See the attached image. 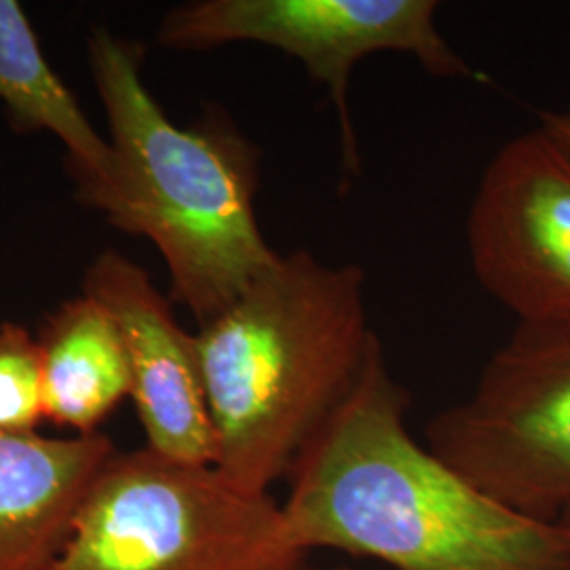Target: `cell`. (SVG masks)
Instances as JSON below:
<instances>
[{"label":"cell","mask_w":570,"mask_h":570,"mask_svg":"<svg viewBox=\"0 0 570 570\" xmlns=\"http://www.w3.org/2000/svg\"><path fill=\"white\" fill-rule=\"evenodd\" d=\"M407 407L379 341L287 475L282 508L296 546L393 570H570V530L475 489L410 433Z\"/></svg>","instance_id":"cell-1"},{"label":"cell","mask_w":570,"mask_h":570,"mask_svg":"<svg viewBox=\"0 0 570 570\" xmlns=\"http://www.w3.org/2000/svg\"><path fill=\"white\" fill-rule=\"evenodd\" d=\"M87 51L112 164L100 180L79 183V197L122 233L153 242L169 273V301L202 326L282 256L256 216V148L223 121H171L144 85L140 45L98 26Z\"/></svg>","instance_id":"cell-2"},{"label":"cell","mask_w":570,"mask_h":570,"mask_svg":"<svg viewBox=\"0 0 570 570\" xmlns=\"http://www.w3.org/2000/svg\"><path fill=\"white\" fill-rule=\"evenodd\" d=\"M214 468L268 494L357 385L379 336L366 275L296 249L195 332Z\"/></svg>","instance_id":"cell-3"},{"label":"cell","mask_w":570,"mask_h":570,"mask_svg":"<svg viewBox=\"0 0 570 570\" xmlns=\"http://www.w3.org/2000/svg\"><path fill=\"white\" fill-rule=\"evenodd\" d=\"M305 558L271 494L144 446L110 456L49 570H292Z\"/></svg>","instance_id":"cell-4"},{"label":"cell","mask_w":570,"mask_h":570,"mask_svg":"<svg viewBox=\"0 0 570 570\" xmlns=\"http://www.w3.org/2000/svg\"><path fill=\"white\" fill-rule=\"evenodd\" d=\"M428 446L501 505L570 515V320L518 322L463 402L438 412Z\"/></svg>","instance_id":"cell-5"},{"label":"cell","mask_w":570,"mask_h":570,"mask_svg":"<svg viewBox=\"0 0 570 570\" xmlns=\"http://www.w3.org/2000/svg\"><path fill=\"white\" fill-rule=\"evenodd\" d=\"M438 7L435 0H197L165 13L157 41L184 51L256 42L301 61L336 108L345 176H360L362 155L348 106V82L360 61L407 53L431 77L478 79L440 32Z\"/></svg>","instance_id":"cell-6"},{"label":"cell","mask_w":570,"mask_h":570,"mask_svg":"<svg viewBox=\"0 0 570 570\" xmlns=\"http://www.w3.org/2000/svg\"><path fill=\"white\" fill-rule=\"evenodd\" d=\"M468 249L478 284L518 322L570 320V155L541 125L487 165Z\"/></svg>","instance_id":"cell-7"},{"label":"cell","mask_w":570,"mask_h":570,"mask_svg":"<svg viewBox=\"0 0 570 570\" xmlns=\"http://www.w3.org/2000/svg\"><path fill=\"white\" fill-rule=\"evenodd\" d=\"M82 294L110 313L121 332L131 393L146 446L190 465H214L216 440L195 332H186L148 273L119 252L87 268Z\"/></svg>","instance_id":"cell-8"},{"label":"cell","mask_w":570,"mask_h":570,"mask_svg":"<svg viewBox=\"0 0 570 570\" xmlns=\"http://www.w3.org/2000/svg\"><path fill=\"white\" fill-rule=\"evenodd\" d=\"M115 452L102 433H0V570L51 569Z\"/></svg>","instance_id":"cell-9"},{"label":"cell","mask_w":570,"mask_h":570,"mask_svg":"<svg viewBox=\"0 0 570 570\" xmlns=\"http://www.w3.org/2000/svg\"><path fill=\"white\" fill-rule=\"evenodd\" d=\"M45 416L75 435L98 433L131 393L121 332L100 303L81 294L42 327Z\"/></svg>","instance_id":"cell-10"},{"label":"cell","mask_w":570,"mask_h":570,"mask_svg":"<svg viewBox=\"0 0 570 570\" xmlns=\"http://www.w3.org/2000/svg\"><path fill=\"white\" fill-rule=\"evenodd\" d=\"M0 102L18 125L49 131L63 144L77 183H94L108 174L110 144L42 56L18 0H0Z\"/></svg>","instance_id":"cell-11"},{"label":"cell","mask_w":570,"mask_h":570,"mask_svg":"<svg viewBox=\"0 0 570 570\" xmlns=\"http://www.w3.org/2000/svg\"><path fill=\"white\" fill-rule=\"evenodd\" d=\"M41 343L18 324L0 326V433H35L45 421Z\"/></svg>","instance_id":"cell-12"},{"label":"cell","mask_w":570,"mask_h":570,"mask_svg":"<svg viewBox=\"0 0 570 570\" xmlns=\"http://www.w3.org/2000/svg\"><path fill=\"white\" fill-rule=\"evenodd\" d=\"M539 125L570 155V104L558 110L541 112Z\"/></svg>","instance_id":"cell-13"},{"label":"cell","mask_w":570,"mask_h":570,"mask_svg":"<svg viewBox=\"0 0 570 570\" xmlns=\"http://www.w3.org/2000/svg\"><path fill=\"white\" fill-rule=\"evenodd\" d=\"M292 570H348V569H343V567H334V569H324V567H308V564H306V562H303V564H298V567H296V569H292Z\"/></svg>","instance_id":"cell-14"},{"label":"cell","mask_w":570,"mask_h":570,"mask_svg":"<svg viewBox=\"0 0 570 570\" xmlns=\"http://www.w3.org/2000/svg\"><path fill=\"white\" fill-rule=\"evenodd\" d=\"M560 524H564V527L570 530V515H567V518H564Z\"/></svg>","instance_id":"cell-15"}]
</instances>
